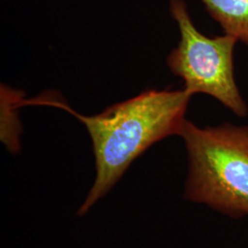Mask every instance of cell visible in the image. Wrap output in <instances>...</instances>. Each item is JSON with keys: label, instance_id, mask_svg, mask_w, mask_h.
I'll return each mask as SVG.
<instances>
[{"label": "cell", "instance_id": "6da1fadb", "mask_svg": "<svg viewBox=\"0 0 248 248\" xmlns=\"http://www.w3.org/2000/svg\"><path fill=\"white\" fill-rule=\"evenodd\" d=\"M191 97L184 89H151L94 116L82 115L53 98L22 100V105L60 108L87 127L96 158L97 177L78 213L84 215L111 189L133 160L154 143L179 134Z\"/></svg>", "mask_w": 248, "mask_h": 248}, {"label": "cell", "instance_id": "7a4b0ae2", "mask_svg": "<svg viewBox=\"0 0 248 248\" xmlns=\"http://www.w3.org/2000/svg\"><path fill=\"white\" fill-rule=\"evenodd\" d=\"M178 135L188 160L186 200L232 219L248 216V126L201 128L185 120Z\"/></svg>", "mask_w": 248, "mask_h": 248}, {"label": "cell", "instance_id": "3957f363", "mask_svg": "<svg viewBox=\"0 0 248 248\" xmlns=\"http://www.w3.org/2000/svg\"><path fill=\"white\" fill-rule=\"evenodd\" d=\"M170 13L177 21L180 40L167 59L174 75L184 80L190 96H212L240 118L248 115V105L234 77L233 53L237 40L224 34L210 38L198 31L184 0H171Z\"/></svg>", "mask_w": 248, "mask_h": 248}, {"label": "cell", "instance_id": "277c9868", "mask_svg": "<svg viewBox=\"0 0 248 248\" xmlns=\"http://www.w3.org/2000/svg\"><path fill=\"white\" fill-rule=\"evenodd\" d=\"M224 34L248 46V0H201Z\"/></svg>", "mask_w": 248, "mask_h": 248}]
</instances>
